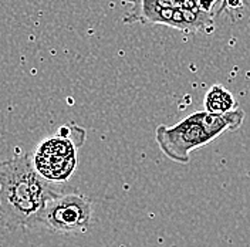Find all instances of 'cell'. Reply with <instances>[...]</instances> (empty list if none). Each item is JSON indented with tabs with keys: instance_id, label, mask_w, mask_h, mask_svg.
Here are the masks:
<instances>
[{
	"instance_id": "2",
	"label": "cell",
	"mask_w": 250,
	"mask_h": 247,
	"mask_svg": "<svg viewBox=\"0 0 250 247\" xmlns=\"http://www.w3.org/2000/svg\"><path fill=\"white\" fill-rule=\"evenodd\" d=\"M85 131L64 125L53 137L42 141L31 156L36 172L48 184L68 181L77 168V149L83 146Z\"/></svg>"
},
{
	"instance_id": "7",
	"label": "cell",
	"mask_w": 250,
	"mask_h": 247,
	"mask_svg": "<svg viewBox=\"0 0 250 247\" xmlns=\"http://www.w3.org/2000/svg\"><path fill=\"white\" fill-rule=\"evenodd\" d=\"M203 107L209 114L225 115L239 108V103L229 90L220 84H213L203 97Z\"/></svg>"
},
{
	"instance_id": "3",
	"label": "cell",
	"mask_w": 250,
	"mask_h": 247,
	"mask_svg": "<svg viewBox=\"0 0 250 247\" xmlns=\"http://www.w3.org/2000/svg\"><path fill=\"white\" fill-rule=\"evenodd\" d=\"M93 223V203L81 193L56 192L36 222L34 229L57 234L85 233Z\"/></svg>"
},
{
	"instance_id": "1",
	"label": "cell",
	"mask_w": 250,
	"mask_h": 247,
	"mask_svg": "<svg viewBox=\"0 0 250 247\" xmlns=\"http://www.w3.org/2000/svg\"><path fill=\"white\" fill-rule=\"evenodd\" d=\"M54 193L51 184L36 172L29 155L17 154L0 164V220L6 227L34 229Z\"/></svg>"
},
{
	"instance_id": "6",
	"label": "cell",
	"mask_w": 250,
	"mask_h": 247,
	"mask_svg": "<svg viewBox=\"0 0 250 247\" xmlns=\"http://www.w3.org/2000/svg\"><path fill=\"white\" fill-rule=\"evenodd\" d=\"M190 115L202 125L208 134H210L215 139L226 131L239 129L245 123V111L242 108H237L233 112H229L225 115L209 114L206 111H196Z\"/></svg>"
},
{
	"instance_id": "5",
	"label": "cell",
	"mask_w": 250,
	"mask_h": 247,
	"mask_svg": "<svg viewBox=\"0 0 250 247\" xmlns=\"http://www.w3.org/2000/svg\"><path fill=\"white\" fill-rule=\"evenodd\" d=\"M129 3V9L124 13V23L134 24L137 19L144 13L161 10V9H184V10H195V12H213V7L220 4L222 0H124Z\"/></svg>"
},
{
	"instance_id": "4",
	"label": "cell",
	"mask_w": 250,
	"mask_h": 247,
	"mask_svg": "<svg viewBox=\"0 0 250 247\" xmlns=\"http://www.w3.org/2000/svg\"><path fill=\"white\" fill-rule=\"evenodd\" d=\"M155 138L162 154L173 162L184 165L189 164L192 151L215 141L192 115H188L172 126L159 125L156 128Z\"/></svg>"
}]
</instances>
